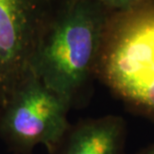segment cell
Listing matches in <instances>:
<instances>
[{
  "label": "cell",
  "instance_id": "cell-4",
  "mask_svg": "<svg viewBox=\"0 0 154 154\" xmlns=\"http://www.w3.org/2000/svg\"><path fill=\"white\" fill-rule=\"evenodd\" d=\"M56 0H0V110L32 74L36 45Z\"/></svg>",
  "mask_w": 154,
  "mask_h": 154
},
{
  "label": "cell",
  "instance_id": "cell-6",
  "mask_svg": "<svg viewBox=\"0 0 154 154\" xmlns=\"http://www.w3.org/2000/svg\"><path fill=\"white\" fill-rule=\"evenodd\" d=\"M112 11H121L149 0H98Z\"/></svg>",
  "mask_w": 154,
  "mask_h": 154
},
{
  "label": "cell",
  "instance_id": "cell-5",
  "mask_svg": "<svg viewBox=\"0 0 154 154\" xmlns=\"http://www.w3.org/2000/svg\"><path fill=\"white\" fill-rule=\"evenodd\" d=\"M125 121L108 115L80 123L71 131L63 154H122Z\"/></svg>",
  "mask_w": 154,
  "mask_h": 154
},
{
  "label": "cell",
  "instance_id": "cell-7",
  "mask_svg": "<svg viewBox=\"0 0 154 154\" xmlns=\"http://www.w3.org/2000/svg\"><path fill=\"white\" fill-rule=\"evenodd\" d=\"M138 154H154V144L151 146L147 147L145 149H143L142 151L139 152Z\"/></svg>",
  "mask_w": 154,
  "mask_h": 154
},
{
  "label": "cell",
  "instance_id": "cell-3",
  "mask_svg": "<svg viewBox=\"0 0 154 154\" xmlns=\"http://www.w3.org/2000/svg\"><path fill=\"white\" fill-rule=\"evenodd\" d=\"M70 107L31 74L0 110V134L20 151L43 144L53 153L68 130Z\"/></svg>",
  "mask_w": 154,
  "mask_h": 154
},
{
  "label": "cell",
  "instance_id": "cell-2",
  "mask_svg": "<svg viewBox=\"0 0 154 154\" xmlns=\"http://www.w3.org/2000/svg\"><path fill=\"white\" fill-rule=\"evenodd\" d=\"M96 78L129 110L154 122V0L111 14Z\"/></svg>",
  "mask_w": 154,
  "mask_h": 154
},
{
  "label": "cell",
  "instance_id": "cell-1",
  "mask_svg": "<svg viewBox=\"0 0 154 154\" xmlns=\"http://www.w3.org/2000/svg\"><path fill=\"white\" fill-rule=\"evenodd\" d=\"M113 12L98 0H56L43 27L32 74L70 106L96 79L104 32Z\"/></svg>",
  "mask_w": 154,
  "mask_h": 154
}]
</instances>
